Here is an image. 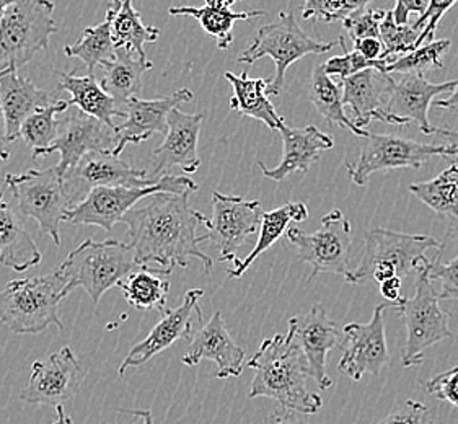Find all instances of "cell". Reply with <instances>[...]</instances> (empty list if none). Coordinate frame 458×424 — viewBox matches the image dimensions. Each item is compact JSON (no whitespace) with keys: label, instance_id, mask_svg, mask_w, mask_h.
Here are the masks:
<instances>
[{"label":"cell","instance_id":"1","mask_svg":"<svg viewBox=\"0 0 458 424\" xmlns=\"http://www.w3.org/2000/svg\"><path fill=\"white\" fill-rule=\"evenodd\" d=\"M191 193L152 194L146 206L132 208L123 217L139 267L157 263L172 273L174 267H188L190 259H198L206 273H211L214 261L199 249L201 235H196L201 212L190 208Z\"/></svg>","mask_w":458,"mask_h":424},{"label":"cell","instance_id":"2","mask_svg":"<svg viewBox=\"0 0 458 424\" xmlns=\"http://www.w3.org/2000/svg\"><path fill=\"white\" fill-rule=\"evenodd\" d=\"M248 368L255 370L248 397L273 398L279 408L301 415L320 411L323 400L307 387L309 366L291 328L285 335H275L261 343L248 360Z\"/></svg>","mask_w":458,"mask_h":424},{"label":"cell","instance_id":"3","mask_svg":"<svg viewBox=\"0 0 458 424\" xmlns=\"http://www.w3.org/2000/svg\"><path fill=\"white\" fill-rule=\"evenodd\" d=\"M136 267V255L129 243L118 240H85L55 271L64 283V297L75 287H82L93 304H98L108 289L118 286L121 279Z\"/></svg>","mask_w":458,"mask_h":424},{"label":"cell","instance_id":"4","mask_svg":"<svg viewBox=\"0 0 458 424\" xmlns=\"http://www.w3.org/2000/svg\"><path fill=\"white\" fill-rule=\"evenodd\" d=\"M64 283L57 271L47 276L13 279L0 289V325L17 335H37L55 325L64 330L57 309Z\"/></svg>","mask_w":458,"mask_h":424},{"label":"cell","instance_id":"5","mask_svg":"<svg viewBox=\"0 0 458 424\" xmlns=\"http://www.w3.org/2000/svg\"><path fill=\"white\" fill-rule=\"evenodd\" d=\"M366 249L364 255L352 275L349 283L360 284L367 279L382 284L394 277L410 276L418 273L424 261H428L426 251L442 250L444 245L439 240L432 239L429 235H414L402 232L386 231V229H372L364 237Z\"/></svg>","mask_w":458,"mask_h":424},{"label":"cell","instance_id":"6","mask_svg":"<svg viewBox=\"0 0 458 424\" xmlns=\"http://www.w3.org/2000/svg\"><path fill=\"white\" fill-rule=\"evenodd\" d=\"M336 45H339L338 39L330 43L313 39L297 23L293 12H281L279 19L258 30L253 43L240 55L239 63L253 65L261 57H271L275 61L276 74L267 81V95L279 97L284 90L285 72L293 63L305 55L330 53Z\"/></svg>","mask_w":458,"mask_h":424},{"label":"cell","instance_id":"7","mask_svg":"<svg viewBox=\"0 0 458 424\" xmlns=\"http://www.w3.org/2000/svg\"><path fill=\"white\" fill-rule=\"evenodd\" d=\"M429 267L431 259L424 261L416 273V294L411 299L403 297L396 305L406 326V343L402 352L404 369L418 368L422 364L426 350L454 336L449 314L440 307L439 293L429 279Z\"/></svg>","mask_w":458,"mask_h":424},{"label":"cell","instance_id":"8","mask_svg":"<svg viewBox=\"0 0 458 424\" xmlns=\"http://www.w3.org/2000/svg\"><path fill=\"white\" fill-rule=\"evenodd\" d=\"M53 0H15L0 17V71L28 64L57 33Z\"/></svg>","mask_w":458,"mask_h":424},{"label":"cell","instance_id":"9","mask_svg":"<svg viewBox=\"0 0 458 424\" xmlns=\"http://www.w3.org/2000/svg\"><path fill=\"white\" fill-rule=\"evenodd\" d=\"M198 191V185L188 176L166 175L150 186H98L92 188L82 201L72 204L64 221L75 225H95L111 232L140 199L157 193L182 194Z\"/></svg>","mask_w":458,"mask_h":424},{"label":"cell","instance_id":"10","mask_svg":"<svg viewBox=\"0 0 458 424\" xmlns=\"http://www.w3.org/2000/svg\"><path fill=\"white\" fill-rule=\"evenodd\" d=\"M5 186L21 216L31 217L39 224V229L49 235L55 245H61L59 225L64 214L72 206L69 185L57 165L37 170L30 168L20 175H5Z\"/></svg>","mask_w":458,"mask_h":424},{"label":"cell","instance_id":"11","mask_svg":"<svg viewBox=\"0 0 458 424\" xmlns=\"http://www.w3.org/2000/svg\"><path fill=\"white\" fill-rule=\"evenodd\" d=\"M285 235L297 250L299 261L312 267L307 281H312L321 273H330L341 275L349 283L352 275L349 267L352 225L341 209H333L323 216L318 231L309 233L299 227H289Z\"/></svg>","mask_w":458,"mask_h":424},{"label":"cell","instance_id":"12","mask_svg":"<svg viewBox=\"0 0 458 424\" xmlns=\"http://www.w3.org/2000/svg\"><path fill=\"white\" fill-rule=\"evenodd\" d=\"M457 150L450 144L434 146L394 134L369 132L367 142L354 164H346L352 183L366 186L377 172L398 168H421L432 157H455Z\"/></svg>","mask_w":458,"mask_h":424},{"label":"cell","instance_id":"13","mask_svg":"<svg viewBox=\"0 0 458 424\" xmlns=\"http://www.w3.org/2000/svg\"><path fill=\"white\" fill-rule=\"evenodd\" d=\"M263 212L258 199L248 201L240 196L214 191L211 219L199 216V222L208 229L201 240H211L212 245L219 250V261L233 263L240 247L245 245L250 235L259 231Z\"/></svg>","mask_w":458,"mask_h":424},{"label":"cell","instance_id":"14","mask_svg":"<svg viewBox=\"0 0 458 424\" xmlns=\"http://www.w3.org/2000/svg\"><path fill=\"white\" fill-rule=\"evenodd\" d=\"M57 136L49 148L38 152L33 158L45 157L57 152L61 160L57 168L67 175L73 166L90 152H111L118 146L114 128L87 116L82 111H65L64 118L57 120Z\"/></svg>","mask_w":458,"mask_h":424},{"label":"cell","instance_id":"15","mask_svg":"<svg viewBox=\"0 0 458 424\" xmlns=\"http://www.w3.org/2000/svg\"><path fill=\"white\" fill-rule=\"evenodd\" d=\"M85 376L81 360L65 346L47 360L33 362L27 387L20 392V398L30 405L63 406L77 395Z\"/></svg>","mask_w":458,"mask_h":424},{"label":"cell","instance_id":"16","mask_svg":"<svg viewBox=\"0 0 458 424\" xmlns=\"http://www.w3.org/2000/svg\"><path fill=\"white\" fill-rule=\"evenodd\" d=\"M386 304L377 305L369 322L348 323L343 328L346 344L338 362V370L354 382H359L367 374L380 376L392 360L386 344Z\"/></svg>","mask_w":458,"mask_h":424},{"label":"cell","instance_id":"17","mask_svg":"<svg viewBox=\"0 0 458 424\" xmlns=\"http://www.w3.org/2000/svg\"><path fill=\"white\" fill-rule=\"evenodd\" d=\"M458 81L431 83L426 75H403L400 81L386 74V110L402 124H416L422 134H434L429 123L431 103L440 93L452 92Z\"/></svg>","mask_w":458,"mask_h":424},{"label":"cell","instance_id":"18","mask_svg":"<svg viewBox=\"0 0 458 424\" xmlns=\"http://www.w3.org/2000/svg\"><path fill=\"white\" fill-rule=\"evenodd\" d=\"M204 295L202 289H191L184 295L183 304L176 309H166L165 314H162V320L147 335L146 340L138 343L129 351L128 356L121 362L118 374L120 377L124 376L126 370L131 368L144 366L162 351L168 350L178 340H190L193 338L194 322L199 318H194V314L202 315L199 309V299Z\"/></svg>","mask_w":458,"mask_h":424},{"label":"cell","instance_id":"19","mask_svg":"<svg viewBox=\"0 0 458 424\" xmlns=\"http://www.w3.org/2000/svg\"><path fill=\"white\" fill-rule=\"evenodd\" d=\"M204 113H183L178 108L168 114V131L164 142L154 150L152 160L154 168L148 178L158 182L165 175L166 170L178 166L186 175H193L201 166V158L198 156V140L201 134Z\"/></svg>","mask_w":458,"mask_h":424},{"label":"cell","instance_id":"20","mask_svg":"<svg viewBox=\"0 0 458 424\" xmlns=\"http://www.w3.org/2000/svg\"><path fill=\"white\" fill-rule=\"evenodd\" d=\"M289 328L302 350L310 378L321 390L330 388L333 380L327 372V358L328 352L338 346L341 335L336 323L331 320L325 307L315 304L307 314L293 317L289 320Z\"/></svg>","mask_w":458,"mask_h":424},{"label":"cell","instance_id":"21","mask_svg":"<svg viewBox=\"0 0 458 424\" xmlns=\"http://www.w3.org/2000/svg\"><path fill=\"white\" fill-rule=\"evenodd\" d=\"M193 98L194 93L190 89H180L168 97L154 100H142L139 97L131 98L124 105V123L116 124L114 128L118 146L113 150V156L120 157L128 144H139L152 138L154 134L165 136L168 131L166 120L170 111L178 108L182 103L193 102Z\"/></svg>","mask_w":458,"mask_h":424},{"label":"cell","instance_id":"22","mask_svg":"<svg viewBox=\"0 0 458 424\" xmlns=\"http://www.w3.org/2000/svg\"><path fill=\"white\" fill-rule=\"evenodd\" d=\"M201 360H212L217 364V378L242 376L245 351L232 338L220 312H214L211 318L193 333L191 344L183 356L186 366H198Z\"/></svg>","mask_w":458,"mask_h":424},{"label":"cell","instance_id":"23","mask_svg":"<svg viewBox=\"0 0 458 424\" xmlns=\"http://www.w3.org/2000/svg\"><path fill=\"white\" fill-rule=\"evenodd\" d=\"M279 132L283 136V158L279 165L267 168L263 162L258 164L261 174L273 182H283L295 172L307 174L323 152L335 148L333 134H327L313 124L301 130L285 124Z\"/></svg>","mask_w":458,"mask_h":424},{"label":"cell","instance_id":"24","mask_svg":"<svg viewBox=\"0 0 458 424\" xmlns=\"http://www.w3.org/2000/svg\"><path fill=\"white\" fill-rule=\"evenodd\" d=\"M386 74L377 69H366L341 81L343 105L352 113L351 121L359 130H366L370 121H382L386 124H402L386 110Z\"/></svg>","mask_w":458,"mask_h":424},{"label":"cell","instance_id":"25","mask_svg":"<svg viewBox=\"0 0 458 424\" xmlns=\"http://www.w3.org/2000/svg\"><path fill=\"white\" fill-rule=\"evenodd\" d=\"M55 102L47 90L20 75L19 71H0V106L5 118L9 142L20 139V128L30 114Z\"/></svg>","mask_w":458,"mask_h":424},{"label":"cell","instance_id":"26","mask_svg":"<svg viewBox=\"0 0 458 424\" xmlns=\"http://www.w3.org/2000/svg\"><path fill=\"white\" fill-rule=\"evenodd\" d=\"M73 180L82 182L89 191L98 186H150L160 182L148 178L147 172L134 168L111 152H90L81 158L65 175V182Z\"/></svg>","mask_w":458,"mask_h":424},{"label":"cell","instance_id":"27","mask_svg":"<svg viewBox=\"0 0 458 424\" xmlns=\"http://www.w3.org/2000/svg\"><path fill=\"white\" fill-rule=\"evenodd\" d=\"M41 263V253L23 222L0 191V265L23 273Z\"/></svg>","mask_w":458,"mask_h":424},{"label":"cell","instance_id":"28","mask_svg":"<svg viewBox=\"0 0 458 424\" xmlns=\"http://www.w3.org/2000/svg\"><path fill=\"white\" fill-rule=\"evenodd\" d=\"M100 82L103 90L110 95L121 110L124 105L139 97L144 89V74L154 64L148 59H140L138 55L116 49L113 61L101 64Z\"/></svg>","mask_w":458,"mask_h":424},{"label":"cell","instance_id":"29","mask_svg":"<svg viewBox=\"0 0 458 424\" xmlns=\"http://www.w3.org/2000/svg\"><path fill=\"white\" fill-rule=\"evenodd\" d=\"M224 77L232 85L233 95L230 98V108L242 116L261 121L271 131H281L285 126L283 116L277 114L275 105L267 95V81L250 79L247 71L235 75L225 72Z\"/></svg>","mask_w":458,"mask_h":424},{"label":"cell","instance_id":"30","mask_svg":"<svg viewBox=\"0 0 458 424\" xmlns=\"http://www.w3.org/2000/svg\"><path fill=\"white\" fill-rule=\"evenodd\" d=\"M59 89L71 93L69 106H77L87 116H92L110 128H116L114 118H126V111L121 110L110 95L103 90L95 75L81 77L69 72H59Z\"/></svg>","mask_w":458,"mask_h":424},{"label":"cell","instance_id":"31","mask_svg":"<svg viewBox=\"0 0 458 424\" xmlns=\"http://www.w3.org/2000/svg\"><path fill=\"white\" fill-rule=\"evenodd\" d=\"M170 271L164 267H139L121 279L118 287L129 305L138 310L165 314L166 299L170 293Z\"/></svg>","mask_w":458,"mask_h":424},{"label":"cell","instance_id":"32","mask_svg":"<svg viewBox=\"0 0 458 424\" xmlns=\"http://www.w3.org/2000/svg\"><path fill=\"white\" fill-rule=\"evenodd\" d=\"M111 9V38L114 49H124L147 59L146 45L158 39V28L147 27L142 15L132 7V0H113Z\"/></svg>","mask_w":458,"mask_h":424},{"label":"cell","instance_id":"33","mask_svg":"<svg viewBox=\"0 0 458 424\" xmlns=\"http://www.w3.org/2000/svg\"><path fill=\"white\" fill-rule=\"evenodd\" d=\"M309 219V208L305 203H285L275 211L263 212L261 225H259V237L255 249L250 251L245 259H235L233 267L229 269V277H240L253 261L263 255L266 250L271 249L277 240L285 235L287 229L293 222H303Z\"/></svg>","mask_w":458,"mask_h":424},{"label":"cell","instance_id":"34","mask_svg":"<svg viewBox=\"0 0 458 424\" xmlns=\"http://www.w3.org/2000/svg\"><path fill=\"white\" fill-rule=\"evenodd\" d=\"M170 15L174 17H193L199 21L202 30L206 35L216 38L217 47L220 49H229L230 45L233 43V25L237 21H250V20L265 17L263 10H251V12H233L229 7L225 9H214V7H190V5H182V7H172L168 10Z\"/></svg>","mask_w":458,"mask_h":424},{"label":"cell","instance_id":"35","mask_svg":"<svg viewBox=\"0 0 458 424\" xmlns=\"http://www.w3.org/2000/svg\"><path fill=\"white\" fill-rule=\"evenodd\" d=\"M310 102L325 120L333 126H339L343 130L354 132L359 138H367L366 130H359L358 126L351 121L344 105H343V89L339 83L335 82L330 75L325 74L323 67L318 65L313 71L310 81Z\"/></svg>","mask_w":458,"mask_h":424},{"label":"cell","instance_id":"36","mask_svg":"<svg viewBox=\"0 0 458 424\" xmlns=\"http://www.w3.org/2000/svg\"><path fill=\"white\" fill-rule=\"evenodd\" d=\"M410 191L436 214L458 219V162L429 182L412 183Z\"/></svg>","mask_w":458,"mask_h":424},{"label":"cell","instance_id":"37","mask_svg":"<svg viewBox=\"0 0 458 424\" xmlns=\"http://www.w3.org/2000/svg\"><path fill=\"white\" fill-rule=\"evenodd\" d=\"M67 57L81 59L93 75L95 69L101 64L113 61L116 49L111 38V9L106 10L105 20L95 27L85 28L83 35L77 43L64 47Z\"/></svg>","mask_w":458,"mask_h":424},{"label":"cell","instance_id":"38","mask_svg":"<svg viewBox=\"0 0 458 424\" xmlns=\"http://www.w3.org/2000/svg\"><path fill=\"white\" fill-rule=\"evenodd\" d=\"M450 47V39H434L431 43L421 45L406 55L394 57L390 64L386 65L384 74L426 75L431 69H442V59L449 53Z\"/></svg>","mask_w":458,"mask_h":424},{"label":"cell","instance_id":"39","mask_svg":"<svg viewBox=\"0 0 458 424\" xmlns=\"http://www.w3.org/2000/svg\"><path fill=\"white\" fill-rule=\"evenodd\" d=\"M69 108V102L55 100L47 108L35 111L30 114L20 128V138L27 142L33 150V156L41 152L43 148H49L57 136V114H63Z\"/></svg>","mask_w":458,"mask_h":424},{"label":"cell","instance_id":"40","mask_svg":"<svg viewBox=\"0 0 458 424\" xmlns=\"http://www.w3.org/2000/svg\"><path fill=\"white\" fill-rule=\"evenodd\" d=\"M421 35V30L412 25H396L392 17V10H386V17L380 23V41L384 45L382 61L390 64L394 57L406 55L416 49V41Z\"/></svg>","mask_w":458,"mask_h":424},{"label":"cell","instance_id":"41","mask_svg":"<svg viewBox=\"0 0 458 424\" xmlns=\"http://www.w3.org/2000/svg\"><path fill=\"white\" fill-rule=\"evenodd\" d=\"M372 0H303L302 17L313 21L336 23L366 9Z\"/></svg>","mask_w":458,"mask_h":424},{"label":"cell","instance_id":"42","mask_svg":"<svg viewBox=\"0 0 458 424\" xmlns=\"http://www.w3.org/2000/svg\"><path fill=\"white\" fill-rule=\"evenodd\" d=\"M338 41L339 47H343L344 53L341 55H335L321 64L325 74L330 75V77L338 75L339 79L343 81V79L362 72L366 69H377L378 72L386 71V61H367L366 57L359 55L358 51H354V49L348 51L344 38H339Z\"/></svg>","mask_w":458,"mask_h":424},{"label":"cell","instance_id":"43","mask_svg":"<svg viewBox=\"0 0 458 424\" xmlns=\"http://www.w3.org/2000/svg\"><path fill=\"white\" fill-rule=\"evenodd\" d=\"M386 10H359L343 20V27L348 31L352 41L364 38H380V23L386 17Z\"/></svg>","mask_w":458,"mask_h":424},{"label":"cell","instance_id":"44","mask_svg":"<svg viewBox=\"0 0 458 424\" xmlns=\"http://www.w3.org/2000/svg\"><path fill=\"white\" fill-rule=\"evenodd\" d=\"M457 0H429V5L426 13L420 17L412 27L421 30V35L416 41V47H421L422 43H431L436 37V31L439 27L440 20L449 12Z\"/></svg>","mask_w":458,"mask_h":424},{"label":"cell","instance_id":"45","mask_svg":"<svg viewBox=\"0 0 458 424\" xmlns=\"http://www.w3.org/2000/svg\"><path fill=\"white\" fill-rule=\"evenodd\" d=\"M429 279L439 281L440 301H458V253L449 263L436 261L429 267Z\"/></svg>","mask_w":458,"mask_h":424},{"label":"cell","instance_id":"46","mask_svg":"<svg viewBox=\"0 0 458 424\" xmlns=\"http://www.w3.org/2000/svg\"><path fill=\"white\" fill-rule=\"evenodd\" d=\"M377 424H432V418L429 408L424 403L408 400Z\"/></svg>","mask_w":458,"mask_h":424},{"label":"cell","instance_id":"47","mask_svg":"<svg viewBox=\"0 0 458 424\" xmlns=\"http://www.w3.org/2000/svg\"><path fill=\"white\" fill-rule=\"evenodd\" d=\"M426 392L440 402L458 406V370H445V372H440L439 376L432 377L431 380H428Z\"/></svg>","mask_w":458,"mask_h":424},{"label":"cell","instance_id":"48","mask_svg":"<svg viewBox=\"0 0 458 424\" xmlns=\"http://www.w3.org/2000/svg\"><path fill=\"white\" fill-rule=\"evenodd\" d=\"M429 0H394V7L392 10V17L396 25H408L410 15L422 17L428 10Z\"/></svg>","mask_w":458,"mask_h":424},{"label":"cell","instance_id":"49","mask_svg":"<svg viewBox=\"0 0 458 424\" xmlns=\"http://www.w3.org/2000/svg\"><path fill=\"white\" fill-rule=\"evenodd\" d=\"M354 51L364 55L367 61H382L384 55V45L380 38H364L354 41Z\"/></svg>","mask_w":458,"mask_h":424},{"label":"cell","instance_id":"50","mask_svg":"<svg viewBox=\"0 0 458 424\" xmlns=\"http://www.w3.org/2000/svg\"><path fill=\"white\" fill-rule=\"evenodd\" d=\"M265 424H309L303 420L301 413L284 410V408H277L273 415L266 420Z\"/></svg>","mask_w":458,"mask_h":424},{"label":"cell","instance_id":"51","mask_svg":"<svg viewBox=\"0 0 458 424\" xmlns=\"http://www.w3.org/2000/svg\"><path fill=\"white\" fill-rule=\"evenodd\" d=\"M9 139H7V126H5V118L2 113V106H0V160L2 162H9L10 150H9Z\"/></svg>","mask_w":458,"mask_h":424},{"label":"cell","instance_id":"52","mask_svg":"<svg viewBox=\"0 0 458 424\" xmlns=\"http://www.w3.org/2000/svg\"><path fill=\"white\" fill-rule=\"evenodd\" d=\"M123 413L138 418V421L132 424H154V416L150 410H134V408H126V410H120Z\"/></svg>","mask_w":458,"mask_h":424},{"label":"cell","instance_id":"53","mask_svg":"<svg viewBox=\"0 0 458 424\" xmlns=\"http://www.w3.org/2000/svg\"><path fill=\"white\" fill-rule=\"evenodd\" d=\"M436 108H437V110L458 113V83L449 98H444V100H439V102L436 103Z\"/></svg>","mask_w":458,"mask_h":424},{"label":"cell","instance_id":"54","mask_svg":"<svg viewBox=\"0 0 458 424\" xmlns=\"http://www.w3.org/2000/svg\"><path fill=\"white\" fill-rule=\"evenodd\" d=\"M434 134L440 136V138L445 139L447 144H450L452 148L457 150L458 157V131L452 130H439V128H434Z\"/></svg>","mask_w":458,"mask_h":424},{"label":"cell","instance_id":"55","mask_svg":"<svg viewBox=\"0 0 458 424\" xmlns=\"http://www.w3.org/2000/svg\"><path fill=\"white\" fill-rule=\"evenodd\" d=\"M206 7H214V9H225V7H232L233 2L232 0H204Z\"/></svg>","mask_w":458,"mask_h":424},{"label":"cell","instance_id":"56","mask_svg":"<svg viewBox=\"0 0 458 424\" xmlns=\"http://www.w3.org/2000/svg\"><path fill=\"white\" fill-rule=\"evenodd\" d=\"M55 411H57V420L53 421V423L49 424H65V420H67V416L64 413V406H57L55 408Z\"/></svg>","mask_w":458,"mask_h":424},{"label":"cell","instance_id":"57","mask_svg":"<svg viewBox=\"0 0 458 424\" xmlns=\"http://www.w3.org/2000/svg\"><path fill=\"white\" fill-rule=\"evenodd\" d=\"M13 2L15 0H0V17L5 13V10L9 9Z\"/></svg>","mask_w":458,"mask_h":424},{"label":"cell","instance_id":"58","mask_svg":"<svg viewBox=\"0 0 458 424\" xmlns=\"http://www.w3.org/2000/svg\"><path fill=\"white\" fill-rule=\"evenodd\" d=\"M65 424H72V420L67 416V420H65Z\"/></svg>","mask_w":458,"mask_h":424},{"label":"cell","instance_id":"59","mask_svg":"<svg viewBox=\"0 0 458 424\" xmlns=\"http://www.w3.org/2000/svg\"><path fill=\"white\" fill-rule=\"evenodd\" d=\"M452 369L458 370V364H457V366H455V368H452Z\"/></svg>","mask_w":458,"mask_h":424},{"label":"cell","instance_id":"60","mask_svg":"<svg viewBox=\"0 0 458 424\" xmlns=\"http://www.w3.org/2000/svg\"><path fill=\"white\" fill-rule=\"evenodd\" d=\"M232 2H233V4H235V2H237V0H232Z\"/></svg>","mask_w":458,"mask_h":424}]
</instances>
